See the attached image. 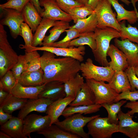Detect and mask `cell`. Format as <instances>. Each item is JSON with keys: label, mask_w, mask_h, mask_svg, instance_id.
I'll list each match as a JSON object with an SVG mask.
<instances>
[{"label": "cell", "mask_w": 138, "mask_h": 138, "mask_svg": "<svg viewBox=\"0 0 138 138\" xmlns=\"http://www.w3.org/2000/svg\"><path fill=\"white\" fill-rule=\"evenodd\" d=\"M41 64L44 84L54 81L64 83L80 71L78 61L70 57L57 58L55 54L46 51H43L41 56Z\"/></svg>", "instance_id": "obj_1"}, {"label": "cell", "mask_w": 138, "mask_h": 138, "mask_svg": "<svg viewBox=\"0 0 138 138\" xmlns=\"http://www.w3.org/2000/svg\"><path fill=\"white\" fill-rule=\"evenodd\" d=\"M94 32L97 46L92 52L95 60L102 66H109L107 53L110 42L114 38L120 37V32L113 28L106 27L102 28L97 27Z\"/></svg>", "instance_id": "obj_2"}, {"label": "cell", "mask_w": 138, "mask_h": 138, "mask_svg": "<svg viewBox=\"0 0 138 138\" xmlns=\"http://www.w3.org/2000/svg\"><path fill=\"white\" fill-rule=\"evenodd\" d=\"M4 26L0 24V78L12 68L19 55L13 49L7 39Z\"/></svg>", "instance_id": "obj_3"}, {"label": "cell", "mask_w": 138, "mask_h": 138, "mask_svg": "<svg viewBox=\"0 0 138 138\" xmlns=\"http://www.w3.org/2000/svg\"><path fill=\"white\" fill-rule=\"evenodd\" d=\"M100 116L97 115L85 117L80 113H77L66 117L63 121H59L54 124L66 131L78 135L80 138H88L89 135L84 131V126L91 120Z\"/></svg>", "instance_id": "obj_4"}, {"label": "cell", "mask_w": 138, "mask_h": 138, "mask_svg": "<svg viewBox=\"0 0 138 138\" xmlns=\"http://www.w3.org/2000/svg\"><path fill=\"white\" fill-rule=\"evenodd\" d=\"M111 5L108 0H101L94 10L97 21V27L113 28L120 31L121 27L116 18L117 14L113 12Z\"/></svg>", "instance_id": "obj_5"}, {"label": "cell", "mask_w": 138, "mask_h": 138, "mask_svg": "<svg viewBox=\"0 0 138 138\" xmlns=\"http://www.w3.org/2000/svg\"><path fill=\"white\" fill-rule=\"evenodd\" d=\"M80 71L85 79H93L98 81L109 82L115 71L109 66H98L95 65L92 59L88 58L80 63Z\"/></svg>", "instance_id": "obj_6"}, {"label": "cell", "mask_w": 138, "mask_h": 138, "mask_svg": "<svg viewBox=\"0 0 138 138\" xmlns=\"http://www.w3.org/2000/svg\"><path fill=\"white\" fill-rule=\"evenodd\" d=\"M87 126L88 133L93 138H111L113 134L119 132L118 124L110 123L107 117H97L89 121Z\"/></svg>", "instance_id": "obj_7"}, {"label": "cell", "mask_w": 138, "mask_h": 138, "mask_svg": "<svg viewBox=\"0 0 138 138\" xmlns=\"http://www.w3.org/2000/svg\"><path fill=\"white\" fill-rule=\"evenodd\" d=\"M87 83L93 92L95 97V104L101 105L111 103L114 101L118 94L105 82L93 79H85Z\"/></svg>", "instance_id": "obj_8"}, {"label": "cell", "mask_w": 138, "mask_h": 138, "mask_svg": "<svg viewBox=\"0 0 138 138\" xmlns=\"http://www.w3.org/2000/svg\"><path fill=\"white\" fill-rule=\"evenodd\" d=\"M25 51H46L51 52L57 56L74 58L80 62L83 61L84 56L85 54V48L84 46L77 47H70L59 48L45 45L41 47H33L31 45L25 46Z\"/></svg>", "instance_id": "obj_9"}, {"label": "cell", "mask_w": 138, "mask_h": 138, "mask_svg": "<svg viewBox=\"0 0 138 138\" xmlns=\"http://www.w3.org/2000/svg\"><path fill=\"white\" fill-rule=\"evenodd\" d=\"M0 24L7 26L14 39L20 35V27L24 21L22 12L11 8H1Z\"/></svg>", "instance_id": "obj_10"}, {"label": "cell", "mask_w": 138, "mask_h": 138, "mask_svg": "<svg viewBox=\"0 0 138 138\" xmlns=\"http://www.w3.org/2000/svg\"><path fill=\"white\" fill-rule=\"evenodd\" d=\"M51 122L47 115L44 116L34 114L28 115L23 119V134L30 138L31 133L37 132L49 126Z\"/></svg>", "instance_id": "obj_11"}, {"label": "cell", "mask_w": 138, "mask_h": 138, "mask_svg": "<svg viewBox=\"0 0 138 138\" xmlns=\"http://www.w3.org/2000/svg\"><path fill=\"white\" fill-rule=\"evenodd\" d=\"M39 3L40 6L44 8V10L40 14L42 17L68 22L72 20L69 15L59 7L55 0H39Z\"/></svg>", "instance_id": "obj_12"}, {"label": "cell", "mask_w": 138, "mask_h": 138, "mask_svg": "<svg viewBox=\"0 0 138 138\" xmlns=\"http://www.w3.org/2000/svg\"><path fill=\"white\" fill-rule=\"evenodd\" d=\"M114 38V45L125 55L129 67H138V44L128 39Z\"/></svg>", "instance_id": "obj_13"}, {"label": "cell", "mask_w": 138, "mask_h": 138, "mask_svg": "<svg viewBox=\"0 0 138 138\" xmlns=\"http://www.w3.org/2000/svg\"><path fill=\"white\" fill-rule=\"evenodd\" d=\"M53 102L49 99L44 98L29 99L23 108L20 110L17 117L23 120L33 111L45 113L48 107Z\"/></svg>", "instance_id": "obj_14"}, {"label": "cell", "mask_w": 138, "mask_h": 138, "mask_svg": "<svg viewBox=\"0 0 138 138\" xmlns=\"http://www.w3.org/2000/svg\"><path fill=\"white\" fill-rule=\"evenodd\" d=\"M133 116L121 110L118 113L119 132L130 138H138V122L132 119Z\"/></svg>", "instance_id": "obj_15"}, {"label": "cell", "mask_w": 138, "mask_h": 138, "mask_svg": "<svg viewBox=\"0 0 138 138\" xmlns=\"http://www.w3.org/2000/svg\"><path fill=\"white\" fill-rule=\"evenodd\" d=\"M107 54L111 59L109 62V66L115 71H125L129 67L125 55L114 45H110Z\"/></svg>", "instance_id": "obj_16"}, {"label": "cell", "mask_w": 138, "mask_h": 138, "mask_svg": "<svg viewBox=\"0 0 138 138\" xmlns=\"http://www.w3.org/2000/svg\"><path fill=\"white\" fill-rule=\"evenodd\" d=\"M66 96L64 83L54 81L45 84L43 89L39 94L38 98H47L54 101Z\"/></svg>", "instance_id": "obj_17"}, {"label": "cell", "mask_w": 138, "mask_h": 138, "mask_svg": "<svg viewBox=\"0 0 138 138\" xmlns=\"http://www.w3.org/2000/svg\"><path fill=\"white\" fill-rule=\"evenodd\" d=\"M75 98L71 96H67L53 101L48 107L46 113L50 117L51 122L50 125L59 121V117L67 106Z\"/></svg>", "instance_id": "obj_18"}, {"label": "cell", "mask_w": 138, "mask_h": 138, "mask_svg": "<svg viewBox=\"0 0 138 138\" xmlns=\"http://www.w3.org/2000/svg\"><path fill=\"white\" fill-rule=\"evenodd\" d=\"M23 120L18 117L12 116L3 124L1 125V131L13 138H28L23 132Z\"/></svg>", "instance_id": "obj_19"}, {"label": "cell", "mask_w": 138, "mask_h": 138, "mask_svg": "<svg viewBox=\"0 0 138 138\" xmlns=\"http://www.w3.org/2000/svg\"><path fill=\"white\" fill-rule=\"evenodd\" d=\"M45 84L36 87L24 86L18 82L12 89L10 93L18 97L27 99H36L43 89Z\"/></svg>", "instance_id": "obj_20"}, {"label": "cell", "mask_w": 138, "mask_h": 138, "mask_svg": "<svg viewBox=\"0 0 138 138\" xmlns=\"http://www.w3.org/2000/svg\"><path fill=\"white\" fill-rule=\"evenodd\" d=\"M22 13L24 22L29 26L33 32H35L42 18L34 5L30 2H28L24 7Z\"/></svg>", "instance_id": "obj_21"}, {"label": "cell", "mask_w": 138, "mask_h": 138, "mask_svg": "<svg viewBox=\"0 0 138 138\" xmlns=\"http://www.w3.org/2000/svg\"><path fill=\"white\" fill-rule=\"evenodd\" d=\"M44 72L41 68L34 71L22 72L18 82L22 85L27 87L39 86L44 84Z\"/></svg>", "instance_id": "obj_22"}, {"label": "cell", "mask_w": 138, "mask_h": 138, "mask_svg": "<svg viewBox=\"0 0 138 138\" xmlns=\"http://www.w3.org/2000/svg\"><path fill=\"white\" fill-rule=\"evenodd\" d=\"M94 94L87 83H84L74 99L69 105L71 106L90 105L95 104Z\"/></svg>", "instance_id": "obj_23"}, {"label": "cell", "mask_w": 138, "mask_h": 138, "mask_svg": "<svg viewBox=\"0 0 138 138\" xmlns=\"http://www.w3.org/2000/svg\"><path fill=\"white\" fill-rule=\"evenodd\" d=\"M108 84L118 94L127 90H131L129 79L125 71H115Z\"/></svg>", "instance_id": "obj_24"}, {"label": "cell", "mask_w": 138, "mask_h": 138, "mask_svg": "<svg viewBox=\"0 0 138 138\" xmlns=\"http://www.w3.org/2000/svg\"><path fill=\"white\" fill-rule=\"evenodd\" d=\"M116 10V18L120 22L122 21L126 20L130 24H134L137 21V17L135 11H129L125 9L119 2L118 0H108Z\"/></svg>", "instance_id": "obj_25"}, {"label": "cell", "mask_w": 138, "mask_h": 138, "mask_svg": "<svg viewBox=\"0 0 138 138\" xmlns=\"http://www.w3.org/2000/svg\"><path fill=\"white\" fill-rule=\"evenodd\" d=\"M37 133L42 134L46 138H80L79 136L62 129L53 124L39 131Z\"/></svg>", "instance_id": "obj_26"}, {"label": "cell", "mask_w": 138, "mask_h": 138, "mask_svg": "<svg viewBox=\"0 0 138 138\" xmlns=\"http://www.w3.org/2000/svg\"><path fill=\"white\" fill-rule=\"evenodd\" d=\"M55 21L48 18L43 17L33 35V41L31 46L37 47L42 45L45 34L50 28L55 25Z\"/></svg>", "instance_id": "obj_27"}, {"label": "cell", "mask_w": 138, "mask_h": 138, "mask_svg": "<svg viewBox=\"0 0 138 138\" xmlns=\"http://www.w3.org/2000/svg\"><path fill=\"white\" fill-rule=\"evenodd\" d=\"M69 22L62 21H56L54 25L49 31V34L45 36L42 45H46L55 42L61 35L70 27Z\"/></svg>", "instance_id": "obj_28"}, {"label": "cell", "mask_w": 138, "mask_h": 138, "mask_svg": "<svg viewBox=\"0 0 138 138\" xmlns=\"http://www.w3.org/2000/svg\"><path fill=\"white\" fill-rule=\"evenodd\" d=\"M97 24L94 13L85 18L78 20L75 25L71 26L69 29L76 30L81 34L94 32Z\"/></svg>", "instance_id": "obj_29"}, {"label": "cell", "mask_w": 138, "mask_h": 138, "mask_svg": "<svg viewBox=\"0 0 138 138\" xmlns=\"http://www.w3.org/2000/svg\"><path fill=\"white\" fill-rule=\"evenodd\" d=\"M27 100V99L17 97L9 93L0 105V107L2 108L5 112L11 114L14 111L21 109Z\"/></svg>", "instance_id": "obj_30"}, {"label": "cell", "mask_w": 138, "mask_h": 138, "mask_svg": "<svg viewBox=\"0 0 138 138\" xmlns=\"http://www.w3.org/2000/svg\"><path fill=\"white\" fill-rule=\"evenodd\" d=\"M84 78L78 73L74 77L64 83L66 97L71 96L75 98L85 83Z\"/></svg>", "instance_id": "obj_31"}, {"label": "cell", "mask_w": 138, "mask_h": 138, "mask_svg": "<svg viewBox=\"0 0 138 138\" xmlns=\"http://www.w3.org/2000/svg\"><path fill=\"white\" fill-rule=\"evenodd\" d=\"M25 55L23 72L36 71L41 68V56L37 51H25Z\"/></svg>", "instance_id": "obj_32"}, {"label": "cell", "mask_w": 138, "mask_h": 138, "mask_svg": "<svg viewBox=\"0 0 138 138\" xmlns=\"http://www.w3.org/2000/svg\"><path fill=\"white\" fill-rule=\"evenodd\" d=\"M101 105L95 104L90 105H80L66 107L63 112L62 116L65 118L77 113L89 114L96 113L100 110Z\"/></svg>", "instance_id": "obj_33"}, {"label": "cell", "mask_w": 138, "mask_h": 138, "mask_svg": "<svg viewBox=\"0 0 138 138\" xmlns=\"http://www.w3.org/2000/svg\"><path fill=\"white\" fill-rule=\"evenodd\" d=\"M69 15L74 22L85 18L95 13L94 10L88 5L70 8L65 12Z\"/></svg>", "instance_id": "obj_34"}, {"label": "cell", "mask_w": 138, "mask_h": 138, "mask_svg": "<svg viewBox=\"0 0 138 138\" xmlns=\"http://www.w3.org/2000/svg\"><path fill=\"white\" fill-rule=\"evenodd\" d=\"M88 45L92 51L95 50L97 46L94 32L82 33L79 37L72 40L69 43L68 47Z\"/></svg>", "instance_id": "obj_35"}, {"label": "cell", "mask_w": 138, "mask_h": 138, "mask_svg": "<svg viewBox=\"0 0 138 138\" xmlns=\"http://www.w3.org/2000/svg\"><path fill=\"white\" fill-rule=\"evenodd\" d=\"M126 102V100H122L116 102L111 103H105L101 105L102 107L104 108L107 112V118L110 123L118 124V114L121 110V107Z\"/></svg>", "instance_id": "obj_36"}, {"label": "cell", "mask_w": 138, "mask_h": 138, "mask_svg": "<svg viewBox=\"0 0 138 138\" xmlns=\"http://www.w3.org/2000/svg\"><path fill=\"white\" fill-rule=\"evenodd\" d=\"M120 23L121 27L119 31L121 40L128 39L138 44V29L137 28L129 24L126 27L125 20H123Z\"/></svg>", "instance_id": "obj_37"}, {"label": "cell", "mask_w": 138, "mask_h": 138, "mask_svg": "<svg viewBox=\"0 0 138 138\" xmlns=\"http://www.w3.org/2000/svg\"><path fill=\"white\" fill-rule=\"evenodd\" d=\"M65 32L66 33V35L63 39L45 46L59 48L68 47L69 43L72 40L79 37L82 34L76 30L72 29H69L66 30Z\"/></svg>", "instance_id": "obj_38"}, {"label": "cell", "mask_w": 138, "mask_h": 138, "mask_svg": "<svg viewBox=\"0 0 138 138\" xmlns=\"http://www.w3.org/2000/svg\"><path fill=\"white\" fill-rule=\"evenodd\" d=\"M18 82L14 76L12 71H8L1 78L0 85L6 91L10 93L13 87Z\"/></svg>", "instance_id": "obj_39"}, {"label": "cell", "mask_w": 138, "mask_h": 138, "mask_svg": "<svg viewBox=\"0 0 138 138\" xmlns=\"http://www.w3.org/2000/svg\"><path fill=\"white\" fill-rule=\"evenodd\" d=\"M32 31L26 23L22 22L20 27V36L23 38L25 45L27 46L32 45L33 39Z\"/></svg>", "instance_id": "obj_40"}, {"label": "cell", "mask_w": 138, "mask_h": 138, "mask_svg": "<svg viewBox=\"0 0 138 138\" xmlns=\"http://www.w3.org/2000/svg\"><path fill=\"white\" fill-rule=\"evenodd\" d=\"M30 0H8L0 4V8H11L22 12L25 5Z\"/></svg>", "instance_id": "obj_41"}, {"label": "cell", "mask_w": 138, "mask_h": 138, "mask_svg": "<svg viewBox=\"0 0 138 138\" xmlns=\"http://www.w3.org/2000/svg\"><path fill=\"white\" fill-rule=\"evenodd\" d=\"M123 99L132 102L138 100V90L132 91L129 90L121 92L118 94L114 102H117Z\"/></svg>", "instance_id": "obj_42"}, {"label": "cell", "mask_w": 138, "mask_h": 138, "mask_svg": "<svg viewBox=\"0 0 138 138\" xmlns=\"http://www.w3.org/2000/svg\"><path fill=\"white\" fill-rule=\"evenodd\" d=\"M25 55H19L17 62L11 70L17 80L18 81L20 76L23 72L24 65Z\"/></svg>", "instance_id": "obj_43"}, {"label": "cell", "mask_w": 138, "mask_h": 138, "mask_svg": "<svg viewBox=\"0 0 138 138\" xmlns=\"http://www.w3.org/2000/svg\"><path fill=\"white\" fill-rule=\"evenodd\" d=\"M134 68L129 67L125 71L128 77L132 91L136 90V89H138V77L135 74Z\"/></svg>", "instance_id": "obj_44"}, {"label": "cell", "mask_w": 138, "mask_h": 138, "mask_svg": "<svg viewBox=\"0 0 138 138\" xmlns=\"http://www.w3.org/2000/svg\"><path fill=\"white\" fill-rule=\"evenodd\" d=\"M59 7L64 11L66 12L68 9L83 5L75 0H55Z\"/></svg>", "instance_id": "obj_45"}, {"label": "cell", "mask_w": 138, "mask_h": 138, "mask_svg": "<svg viewBox=\"0 0 138 138\" xmlns=\"http://www.w3.org/2000/svg\"><path fill=\"white\" fill-rule=\"evenodd\" d=\"M124 107L131 109L127 113L129 115L133 116L134 114L138 113V101L127 102Z\"/></svg>", "instance_id": "obj_46"}, {"label": "cell", "mask_w": 138, "mask_h": 138, "mask_svg": "<svg viewBox=\"0 0 138 138\" xmlns=\"http://www.w3.org/2000/svg\"><path fill=\"white\" fill-rule=\"evenodd\" d=\"M11 114L5 112L2 108L0 107V124H4L12 117Z\"/></svg>", "instance_id": "obj_47"}, {"label": "cell", "mask_w": 138, "mask_h": 138, "mask_svg": "<svg viewBox=\"0 0 138 138\" xmlns=\"http://www.w3.org/2000/svg\"><path fill=\"white\" fill-rule=\"evenodd\" d=\"M9 93L4 90L0 85V105L3 102Z\"/></svg>", "instance_id": "obj_48"}, {"label": "cell", "mask_w": 138, "mask_h": 138, "mask_svg": "<svg viewBox=\"0 0 138 138\" xmlns=\"http://www.w3.org/2000/svg\"><path fill=\"white\" fill-rule=\"evenodd\" d=\"M30 2L34 5L40 14L44 10L40 5L39 0H30Z\"/></svg>", "instance_id": "obj_49"}, {"label": "cell", "mask_w": 138, "mask_h": 138, "mask_svg": "<svg viewBox=\"0 0 138 138\" xmlns=\"http://www.w3.org/2000/svg\"><path fill=\"white\" fill-rule=\"evenodd\" d=\"M101 0H88V5L94 10L98 3Z\"/></svg>", "instance_id": "obj_50"}, {"label": "cell", "mask_w": 138, "mask_h": 138, "mask_svg": "<svg viewBox=\"0 0 138 138\" xmlns=\"http://www.w3.org/2000/svg\"><path fill=\"white\" fill-rule=\"evenodd\" d=\"M0 138H11V137L6 133L2 131H0Z\"/></svg>", "instance_id": "obj_51"}, {"label": "cell", "mask_w": 138, "mask_h": 138, "mask_svg": "<svg viewBox=\"0 0 138 138\" xmlns=\"http://www.w3.org/2000/svg\"><path fill=\"white\" fill-rule=\"evenodd\" d=\"M79 3L84 5H88V0H75Z\"/></svg>", "instance_id": "obj_52"}, {"label": "cell", "mask_w": 138, "mask_h": 138, "mask_svg": "<svg viewBox=\"0 0 138 138\" xmlns=\"http://www.w3.org/2000/svg\"><path fill=\"white\" fill-rule=\"evenodd\" d=\"M121 2L125 3L126 5L129 6L130 4L131 3V2L128 0H120Z\"/></svg>", "instance_id": "obj_53"}, {"label": "cell", "mask_w": 138, "mask_h": 138, "mask_svg": "<svg viewBox=\"0 0 138 138\" xmlns=\"http://www.w3.org/2000/svg\"><path fill=\"white\" fill-rule=\"evenodd\" d=\"M133 6H135V3L138 1V0H131Z\"/></svg>", "instance_id": "obj_54"}, {"label": "cell", "mask_w": 138, "mask_h": 138, "mask_svg": "<svg viewBox=\"0 0 138 138\" xmlns=\"http://www.w3.org/2000/svg\"><path fill=\"white\" fill-rule=\"evenodd\" d=\"M134 70L135 74L138 77V67L134 68Z\"/></svg>", "instance_id": "obj_55"}, {"label": "cell", "mask_w": 138, "mask_h": 138, "mask_svg": "<svg viewBox=\"0 0 138 138\" xmlns=\"http://www.w3.org/2000/svg\"><path fill=\"white\" fill-rule=\"evenodd\" d=\"M134 8V10L135 11L137 17V21H138V12L136 8V6H133Z\"/></svg>", "instance_id": "obj_56"}, {"label": "cell", "mask_w": 138, "mask_h": 138, "mask_svg": "<svg viewBox=\"0 0 138 138\" xmlns=\"http://www.w3.org/2000/svg\"><path fill=\"white\" fill-rule=\"evenodd\" d=\"M8 0H7V1H8Z\"/></svg>", "instance_id": "obj_57"}]
</instances>
